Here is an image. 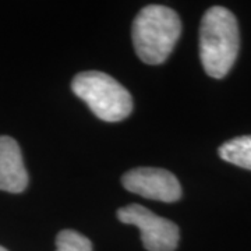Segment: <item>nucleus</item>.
Segmentation results:
<instances>
[{"mask_svg": "<svg viewBox=\"0 0 251 251\" xmlns=\"http://www.w3.org/2000/svg\"><path fill=\"white\" fill-rule=\"evenodd\" d=\"M28 186V173L20 145L7 135L0 137V190L23 193Z\"/></svg>", "mask_w": 251, "mask_h": 251, "instance_id": "nucleus-6", "label": "nucleus"}, {"mask_svg": "<svg viewBox=\"0 0 251 251\" xmlns=\"http://www.w3.org/2000/svg\"><path fill=\"white\" fill-rule=\"evenodd\" d=\"M218 152L224 161L251 171V135H242L226 141L219 147Z\"/></svg>", "mask_w": 251, "mask_h": 251, "instance_id": "nucleus-7", "label": "nucleus"}, {"mask_svg": "<svg viewBox=\"0 0 251 251\" xmlns=\"http://www.w3.org/2000/svg\"><path fill=\"white\" fill-rule=\"evenodd\" d=\"M72 90L100 120L120 122L133 110L130 92L106 73L95 70L78 73L73 78Z\"/></svg>", "mask_w": 251, "mask_h": 251, "instance_id": "nucleus-3", "label": "nucleus"}, {"mask_svg": "<svg viewBox=\"0 0 251 251\" xmlns=\"http://www.w3.org/2000/svg\"><path fill=\"white\" fill-rule=\"evenodd\" d=\"M0 251H9V250H6L4 247H1V246H0Z\"/></svg>", "mask_w": 251, "mask_h": 251, "instance_id": "nucleus-9", "label": "nucleus"}, {"mask_svg": "<svg viewBox=\"0 0 251 251\" xmlns=\"http://www.w3.org/2000/svg\"><path fill=\"white\" fill-rule=\"evenodd\" d=\"M126 190L144 198L175 202L181 198V186L169 171L159 168H137L126 172L122 177Z\"/></svg>", "mask_w": 251, "mask_h": 251, "instance_id": "nucleus-5", "label": "nucleus"}, {"mask_svg": "<svg viewBox=\"0 0 251 251\" xmlns=\"http://www.w3.org/2000/svg\"><path fill=\"white\" fill-rule=\"evenodd\" d=\"M181 34L179 14L161 4L145 6L133 23V44L137 56L147 64H162Z\"/></svg>", "mask_w": 251, "mask_h": 251, "instance_id": "nucleus-2", "label": "nucleus"}, {"mask_svg": "<svg viewBox=\"0 0 251 251\" xmlns=\"http://www.w3.org/2000/svg\"><path fill=\"white\" fill-rule=\"evenodd\" d=\"M120 222L134 225L141 232L145 250L148 251H175L179 244L180 232L177 225L169 219L153 214L140 204H131L117 211Z\"/></svg>", "mask_w": 251, "mask_h": 251, "instance_id": "nucleus-4", "label": "nucleus"}, {"mask_svg": "<svg viewBox=\"0 0 251 251\" xmlns=\"http://www.w3.org/2000/svg\"><path fill=\"white\" fill-rule=\"evenodd\" d=\"M56 251H92V243L84 234L66 229L56 236Z\"/></svg>", "mask_w": 251, "mask_h": 251, "instance_id": "nucleus-8", "label": "nucleus"}, {"mask_svg": "<svg viewBox=\"0 0 251 251\" xmlns=\"http://www.w3.org/2000/svg\"><path fill=\"white\" fill-rule=\"evenodd\" d=\"M239 48V24L233 13L222 6L206 10L200 25V57L206 74L224 78L233 67Z\"/></svg>", "mask_w": 251, "mask_h": 251, "instance_id": "nucleus-1", "label": "nucleus"}]
</instances>
